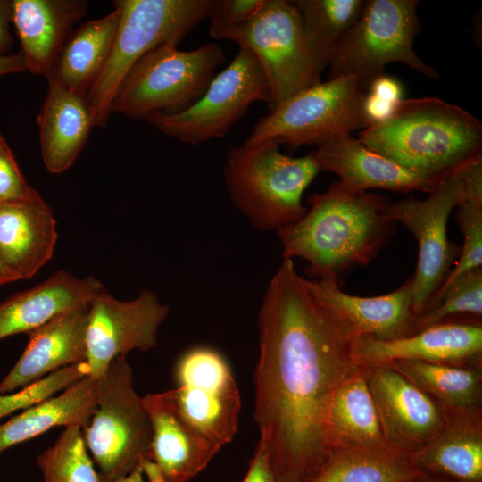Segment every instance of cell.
Instances as JSON below:
<instances>
[{"mask_svg": "<svg viewBox=\"0 0 482 482\" xmlns=\"http://www.w3.org/2000/svg\"><path fill=\"white\" fill-rule=\"evenodd\" d=\"M104 289L93 276L78 278L64 270L0 303V339L29 333L68 309L90 303Z\"/></svg>", "mask_w": 482, "mask_h": 482, "instance_id": "cb8c5ba5", "label": "cell"}, {"mask_svg": "<svg viewBox=\"0 0 482 482\" xmlns=\"http://www.w3.org/2000/svg\"><path fill=\"white\" fill-rule=\"evenodd\" d=\"M386 443L411 453L429 442L445 424V409L393 369L362 366Z\"/></svg>", "mask_w": 482, "mask_h": 482, "instance_id": "9a60e30c", "label": "cell"}, {"mask_svg": "<svg viewBox=\"0 0 482 482\" xmlns=\"http://www.w3.org/2000/svg\"><path fill=\"white\" fill-rule=\"evenodd\" d=\"M254 419L278 482H307L331 455L326 418L336 389L360 368L353 332L284 259L259 315Z\"/></svg>", "mask_w": 482, "mask_h": 482, "instance_id": "6da1fadb", "label": "cell"}, {"mask_svg": "<svg viewBox=\"0 0 482 482\" xmlns=\"http://www.w3.org/2000/svg\"><path fill=\"white\" fill-rule=\"evenodd\" d=\"M120 18V10L114 6L109 14L71 31L46 78L87 98L107 63Z\"/></svg>", "mask_w": 482, "mask_h": 482, "instance_id": "484cf974", "label": "cell"}, {"mask_svg": "<svg viewBox=\"0 0 482 482\" xmlns=\"http://www.w3.org/2000/svg\"><path fill=\"white\" fill-rule=\"evenodd\" d=\"M264 0H213L209 12L210 36L228 39L229 34L245 24L261 8Z\"/></svg>", "mask_w": 482, "mask_h": 482, "instance_id": "d590c367", "label": "cell"}, {"mask_svg": "<svg viewBox=\"0 0 482 482\" xmlns=\"http://www.w3.org/2000/svg\"><path fill=\"white\" fill-rule=\"evenodd\" d=\"M319 172L312 152L291 157L273 141L232 146L223 165L233 205L253 228L264 231L278 230L305 214L303 194Z\"/></svg>", "mask_w": 482, "mask_h": 482, "instance_id": "277c9868", "label": "cell"}, {"mask_svg": "<svg viewBox=\"0 0 482 482\" xmlns=\"http://www.w3.org/2000/svg\"><path fill=\"white\" fill-rule=\"evenodd\" d=\"M12 18V1L0 0V54H6L12 46L9 23Z\"/></svg>", "mask_w": 482, "mask_h": 482, "instance_id": "f35d334b", "label": "cell"}, {"mask_svg": "<svg viewBox=\"0 0 482 482\" xmlns=\"http://www.w3.org/2000/svg\"><path fill=\"white\" fill-rule=\"evenodd\" d=\"M387 203L378 194L332 183L309 197L301 219L277 230L283 260L302 258L308 276L341 287L345 274L373 261L394 234L396 223L384 214Z\"/></svg>", "mask_w": 482, "mask_h": 482, "instance_id": "7a4b0ae2", "label": "cell"}, {"mask_svg": "<svg viewBox=\"0 0 482 482\" xmlns=\"http://www.w3.org/2000/svg\"><path fill=\"white\" fill-rule=\"evenodd\" d=\"M312 153L320 171L337 174L343 187L355 192L386 189L429 194L445 179L410 170L370 150L351 133L337 136Z\"/></svg>", "mask_w": 482, "mask_h": 482, "instance_id": "e0dca14e", "label": "cell"}, {"mask_svg": "<svg viewBox=\"0 0 482 482\" xmlns=\"http://www.w3.org/2000/svg\"><path fill=\"white\" fill-rule=\"evenodd\" d=\"M113 482H145L144 479V473L140 466L138 465L128 475L113 481Z\"/></svg>", "mask_w": 482, "mask_h": 482, "instance_id": "7bdbcfd3", "label": "cell"}, {"mask_svg": "<svg viewBox=\"0 0 482 482\" xmlns=\"http://www.w3.org/2000/svg\"><path fill=\"white\" fill-rule=\"evenodd\" d=\"M268 84L254 54L239 46L230 63L216 74L205 93L175 113L154 112L145 120L162 133L196 145L223 137L255 102L267 103Z\"/></svg>", "mask_w": 482, "mask_h": 482, "instance_id": "8fae6325", "label": "cell"}, {"mask_svg": "<svg viewBox=\"0 0 482 482\" xmlns=\"http://www.w3.org/2000/svg\"><path fill=\"white\" fill-rule=\"evenodd\" d=\"M45 482H99L82 428L65 427L53 445L37 458Z\"/></svg>", "mask_w": 482, "mask_h": 482, "instance_id": "1f68e13d", "label": "cell"}, {"mask_svg": "<svg viewBox=\"0 0 482 482\" xmlns=\"http://www.w3.org/2000/svg\"><path fill=\"white\" fill-rule=\"evenodd\" d=\"M25 71V61L21 51L15 54H0V76Z\"/></svg>", "mask_w": 482, "mask_h": 482, "instance_id": "ab89813d", "label": "cell"}, {"mask_svg": "<svg viewBox=\"0 0 482 482\" xmlns=\"http://www.w3.org/2000/svg\"><path fill=\"white\" fill-rule=\"evenodd\" d=\"M326 436L337 451L389 445L382 433L363 367L334 392L327 411Z\"/></svg>", "mask_w": 482, "mask_h": 482, "instance_id": "4316f807", "label": "cell"}, {"mask_svg": "<svg viewBox=\"0 0 482 482\" xmlns=\"http://www.w3.org/2000/svg\"><path fill=\"white\" fill-rule=\"evenodd\" d=\"M313 283L322 300L354 337L394 340L412 334L411 277L397 289L371 297L348 295L329 279H315Z\"/></svg>", "mask_w": 482, "mask_h": 482, "instance_id": "44dd1931", "label": "cell"}, {"mask_svg": "<svg viewBox=\"0 0 482 482\" xmlns=\"http://www.w3.org/2000/svg\"><path fill=\"white\" fill-rule=\"evenodd\" d=\"M242 482H278L269 464L264 445L261 441L256 445Z\"/></svg>", "mask_w": 482, "mask_h": 482, "instance_id": "74e56055", "label": "cell"}, {"mask_svg": "<svg viewBox=\"0 0 482 482\" xmlns=\"http://www.w3.org/2000/svg\"><path fill=\"white\" fill-rule=\"evenodd\" d=\"M142 403L152 427L149 457L167 482H189L220 450L179 412L170 389L147 394Z\"/></svg>", "mask_w": 482, "mask_h": 482, "instance_id": "d6986e66", "label": "cell"}, {"mask_svg": "<svg viewBox=\"0 0 482 482\" xmlns=\"http://www.w3.org/2000/svg\"><path fill=\"white\" fill-rule=\"evenodd\" d=\"M139 466L148 482H167L159 466L149 456L142 458Z\"/></svg>", "mask_w": 482, "mask_h": 482, "instance_id": "60d3db41", "label": "cell"}, {"mask_svg": "<svg viewBox=\"0 0 482 482\" xmlns=\"http://www.w3.org/2000/svg\"><path fill=\"white\" fill-rule=\"evenodd\" d=\"M19 280L18 277L4 263L0 258V286Z\"/></svg>", "mask_w": 482, "mask_h": 482, "instance_id": "b9f144b4", "label": "cell"}, {"mask_svg": "<svg viewBox=\"0 0 482 482\" xmlns=\"http://www.w3.org/2000/svg\"><path fill=\"white\" fill-rule=\"evenodd\" d=\"M384 366L402 374L445 409L482 406V368L418 361H398Z\"/></svg>", "mask_w": 482, "mask_h": 482, "instance_id": "f546056e", "label": "cell"}, {"mask_svg": "<svg viewBox=\"0 0 482 482\" xmlns=\"http://www.w3.org/2000/svg\"><path fill=\"white\" fill-rule=\"evenodd\" d=\"M351 355L365 367L418 361L482 368V323H442L394 340L357 336Z\"/></svg>", "mask_w": 482, "mask_h": 482, "instance_id": "2e32d148", "label": "cell"}, {"mask_svg": "<svg viewBox=\"0 0 482 482\" xmlns=\"http://www.w3.org/2000/svg\"><path fill=\"white\" fill-rule=\"evenodd\" d=\"M38 196L40 195L25 179L11 148L0 134V203Z\"/></svg>", "mask_w": 482, "mask_h": 482, "instance_id": "8d00e7d4", "label": "cell"}, {"mask_svg": "<svg viewBox=\"0 0 482 482\" xmlns=\"http://www.w3.org/2000/svg\"><path fill=\"white\" fill-rule=\"evenodd\" d=\"M56 241V220L41 196L0 203V258L19 279L51 259Z\"/></svg>", "mask_w": 482, "mask_h": 482, "instance_id": "ffe728a7", "label": "cell"}, {"mask_svg": "<svg viewBox=\"0 0 482 482\" xmlns=\"http://www.w3.org/2000/svg\"><path fill=\"white\" fill-rule=\"evenodd\" d=\"M90 303L63 311L28 333L23 353L0 382V395L22 389L62 368L86 362Z\"/></svg>", "mask_w": 482, "mask_h": 482, "instance_id": "ac0fdd59", "label": "cell"}, {"mask_svg": "<svg viewBox=\"0 0 482 482\" xmlns=\"http://www.w3.org/2000/svg\"><path fill=\"white\" fill-rule=\"evenodd\" d=\"M303 31L319 65L324 71L342 38L358 20L362 0L293 1Z\"/></svg>", "mask_w": 482, "mask_h": 482, "instance_id": "4dcf8cb0", "label": "cell"}, {"mask_svg": "<svg viewBox=\"0 0 482 482\" xmlns=\"http://www.w3.org/2000/svg\"><path fill=\"white\" fill-rule=\"evenodd\" d=\"M213 0H118L120 23L107 63L87 97L93 126L104 127L114 96L131 68L167 43L179 45L208 17Z\"/></svg>", "mask_w": 482, "mask_h": 482, "instance_id": "5b68a950", "label": "cell"}, {"mask_svg": "<svg viewBox=\"0 0 482 482\" xmlns=\"http://www.w3.org/2000/svg\"><path fill=\"white\" fill-rule=\"evenodd\" d=\"M365 89L352 75L320 82L292 96L253 125L245 144L265 141L296 149L319 145L337 136L363 129L362 104Z\"/></svg>", "mask_w": 482, "mask_h": 482, "instance_id": "30bf717a", "label": "cell"}, {"mask_svg": "<svg viewBox=\"0 0 482 482\" xmlns=\"http://www.w3.org/2000/svg\"><path fill=\"white\" fill-rule=\"evenodd\" d=\"M47 93L38 112L40 147L46 170H68L83 150L93 126L87 98L46 78Z\"/></svg>", "mask_w": 482, "mask_h": 482, "instance_id": "d4e9b609", "label": "cell"}, {"mask_svg": "<svg viewBox=\"0 0 482 482\" xmlns=\"http://www.w3.org/2000/svg\"><path fill=\"white\" fill-rule=\"evenodd\" d=\"M445 409V424L425 445L411 453L428 475L458 482H482V406Z\"/></svg>", "mask_w": 482, "mask_h": 482, "instance_id": "7402d4cb", "label": "cell"}, {"mask_svg": "<svg viewBox=\"0 0 482 482\" xmlns=\"http://www.w3.org/2000/svg\"><path fill=\"white\" fill-rule=\"evenodd\" d=\"M408 482H458L450 478H446L444 477L439 476H433V475H424L421 477H419L417 478H414L412 480H410Z\"/></svg>", "mask_w": 482, "mask_h": 482, "instance_id": "ee69618b", "label": "cell"}, {"mask_svg": "<svg viewBox=\"0 0 482 482\" xmlns=\"http://www.w3.org/2000/svg\"><path fill=\"white\" fill-rule=\"evenodd\" d=\"M426 475L391 445L334 452L307 482H408Z\"/></svg>", "mask_w": 482, "mask_h": 482, "instance_id": "f1b7e54d", "label": "cell"}, {"mask_svg": "<svg viewBox=\"0 0 482 482\" xmlns=\"http://www.w3.org/2000/svg\"><path fill=\"white\" fill-rule=\"evenodd\" d=\"M97 378L86 376L0 425V452L58 426H87L96 404Z\"/></svg>", "mask_w": 482, "mask_h": 482, "instance_id": "83f0119b", "label": "cell"}, {"mask_svg": "<svg viewBox=\"0 0 482 482\" xmlns=\"http://www.w3.org/2000/svg\"><path fill=\"white\" fill-rule=\"evenodd\" d=\"M170 389L180 415L221 448L235 436L241 410L239 391L224 357L207 346L187 351L178 361Z\"/></svg>", "mask_w": 482, "mask_h": 482, "instance_id": "4fadbf2b", "label": "cell"}, {"mask_svg": "<svg viewBox=\"0 0 482 482\" xmlns=\"http://www.w3.org/2000/svg\"><path fill=\"white\" fill-rule=\"evenodd\" d=\"M88 3L82 0H14L12 21L21 42L26 70L51 73L60 51L82 18Z\"/></svg>", "mask_w": 482, "mask_h": 482, "instance_id": "603a6c76", "label": "cell"}, {"mask_svg": "<svg viewBox=\"0 0 482 482\" xmlns=\"http://www.w3.org/2000/svg\"><path fill=\"white\" fill-rule=\"evenodd\" d=\"M133 379L125 356L97 378L96 408L82 433L99 482L128 475L149 456L152 427Z\"/></svg>", "mask_w": 482, "mask_h": 482, "instance_id": "52a82bcc", "label": "cell"}, {"mask_svg": "<svg viewBox=\"0 0 482 482\" xmlns=\"http://www.w3.org/2000/svg\"><path fill=\"white\" fill-rule=\"evenodd\" d=\"M228 39L248 48L256 57L268 84L270 112L321 82L323 70L310 48L293 1L264 0Z\"/></svg>", "mask_w": 482, "mask_h": 482, "instance_id": "9c48e42d", "label": "cell"}, {"mask_svg": "<svg viewBox=\"0 0 482 482\" xmlns=\"http://www.w3.org/2000/svg\"><path fill=\"white\" fill-rule=\"evenodd\" d=\"M463 168L446 177L424 200L408 197L384 207V214L410 230L418 243V262L411 276L415 319L444 283L460 253V246L448 240L446 228L450 213L465 197Z\"/></svg>", "mask_w": 482, "mask_h": 482, "instance_id": "7c38bea8", "label": "cell"}, {"mask_svg": "<svg viewBox=\"0 0 482 482\" xmlns=\"http://www.w3.org/2000/svg\"><path fill=\"white\" fill-rule=\"evenodd\" d=\"M481 317L482 268L461 277L444 294L436 306L418 315L412 334L442 323L463 322L461 318L481 323Z\"/></svg>", "mask_w": 482, "mask_h": 482, "instance_id": "d6a6232c", "label": "cell"}, {"mask_svg": "<svg viewBox=\"0 0 482 482\" xmlns=\"http://www.w3.org/2000/svg\"><path fill=\"white\" fill-rule=\"evenodd\" d=\"M86 376H87V364L80 362L52 372L18 392L0 395V419L46 400Z\"/></svg>", "mask_w": 482, "mask_h": 482, "instance_id": "e575fe53", "label": "cell"}, {"mask_svg": "<svg viewBox=\"0 0 482 482\" xmlns=\"http://www.w3.org/2000/svg\"><path fill=\"white\" fill-rule=\"evenodd\" d=\"M358 138L410 170L439 179L482 156L481 122L432 96L403 99L387 120L362 129Z\"/></svg>", "mask_w": 482, "mask_h": 482, "instance_id": "3957f363", "label": "cell"}, {"mask_svg": "<svg viewBox=\"0 0 482 482\" xmlns=\"http://www.w3.org/2000/svg\"><path fill=\"white\" fill-rule=\"evenodd\" d=\"M169 307L157 295L143 289L129 301H120L104 288L90 303L87 330V376L98 378L119 356L154 348Z\"/></svg>", "mask_w": 482, "mask_h": 482, "instance_id": "5bb4252c", "label": "cell"}, {"mask_svg": "<svg viewBox=\"0 0 482 482\" xmlns=\"http://www.w3.org/2000/svg\"><path fill=\"white\" fill-rule=\"evenodd\" d=\"M163 44L143 56L120 83L112 113L145 119L154 112L175 113L195 104L225 60L221 47L206 43L190 51Z\"/></svg>", "mask_w": 482, "mask_h": 482, "instance_id": "8992f818", "label": "cell"}, {"mask_svg": "<svg viewBox=\"0 0 482 482\" xmlns=\"http://www.w3.org/2000/svg\"><path fill=\"white\" fill-rule=\"evenodd\" d=\"M418 0H368L362 12L340 41L328 64V79L352 75L366 90L393 62L430 79L438 71L425 63L413 48L420 26Z\"/></svg>", "mask_w": 482, "mask_h": 482, "instance_id": "ba28073f", "label": "cell"}, {"mask_svg": "<svg viewBox=\"0 0 482 482\" xmlns=\"http://www.w3.org/2000/svg\"><path fill=\"white\" fill-rule=\"evenodd\" d=\"M457 208L456 220L464 236V244L456 266L450 271L423 312L436 306L444 294L461 277L482 268V202L463 200Z\"/></svg>", "mask_w": 482, "mask_h": 482, "instance_id": "836d02e7", "label": "cell"}]
</instances>
